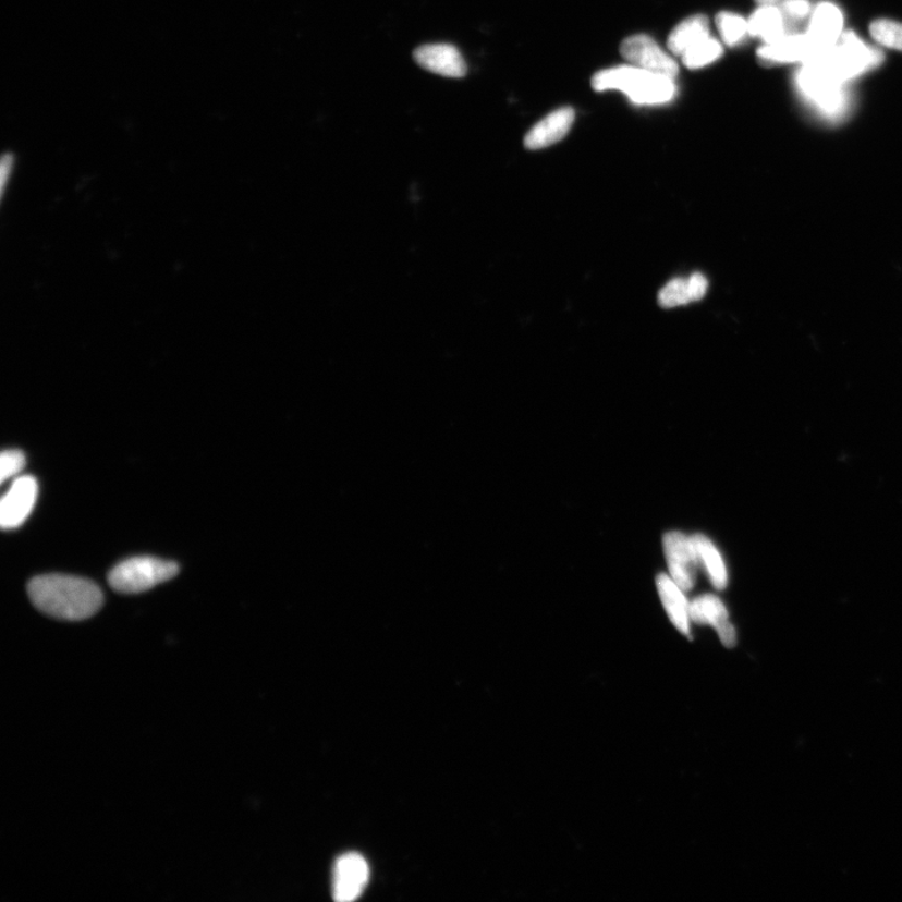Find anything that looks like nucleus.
<instances>
[{"instance_id": "b1692460", "label": "nucleus", "mask_w": 902, "mask_h": 902, "mask_svg": "<svg viewBox=\"0 0 902 902\" xmlns=\"http://www.w3.org/2000/svg\"><path fill=\"white\" fill-rule=\"evenodd\" d=\"M782 12L790 20H802L812 12V5L807 0H788L782 7Z\"/></svg>"}, {"instance_id": "a211bd4d", "label": "nucleus", "mask_w": 902, "mask_h": 902, "mask_svg": "<svg viewBox=\"0 0 902 902\" xmlns=\"http://www.w3.org/2000/svg\"><path fill=\"white\" fill-rule=\"evenodd\" d=\"M749 36L763 39L765 44H771L784 35V14L779 8L771 4H764L749 16Z\"/></svg>"}, {"instance_id": "ddd939ff", "label": "nucleus", "mask_w": 902, "mask_h": 902, "mask_svg": "<svg viewBox=\"0 0 902 902\" xmlns=\"http://www.w3.org/2000/svg\"><path fill=\"white\" fill-rule=\"evenodd\" d=\"M575 120V112L571 107L559 108L540 120L526 133L524 146L532 150L547 148L558 144L570 133Z\"/></svg>"}, {"instance_id": "dca6fc26", "label": "nucleus", "mask_w": 902, "mask_h": 902, "mask_svg": "<svg viewBox=\"0 0 902 902\" xmlns=\"http://www.w3.org/2000/svg\"><path fill=\"white\" fill-rule=\"evenodd\" d=\"M709 36H711V33H709L707 16L693 15L676 25L670 37H668L667 46L672 54L682 57L690 48Z\"/></svg>"}, {"instance_id": "2eb2a0df", "label": "nucleus", "mask_w": 902, "mask_h": 902, "mask_svg": "<svg viewBox=\"0 0 902 902\" xmlns=\"http://www.w3.org/2000/svg\"><path fill=\"white\" fill-rule=\"evenodd\" d=\"M843 15L837 5L822 3L813 13L807 35L826 52L838 44L843 33Z\"/></svg>"}, {"instance_id": "f257e3e1", "label": "nucleus", "mask_w": 902, "mask_h": 902, "mask_svg": "<svg viewBox=\"0 0 902 902\" xmlns=\"http://www.w3.org/2000/svg\"><path fill=\"white\" fill-rule=\"evenodd\" d=\"M32 604L56 620L78 622L94 617L103 606V593L97 584L80 576L39 575L28 584Z\"/></svg>"}, {"instance_id": "20e7f679", "label": "nucleus", "mask_w": 902, "mask_h": 902, "mask_svg": "<svg viewBox=\"0 0 902 902\" xmlns=\"http://www.w3.org/2000/svg\"><path fill=\"white\" fill-rule=\"evenodd\" d=\"M178 563L154 557H136L115 565L108 574L110 586L124 595H136L174 578Z\"/></svg>"}, {"instance_id": "4be33fe9", "label": "nucleus", "mask_w": 902, "mask_h": 902, "mask_svg": "<svg viewBox=\"0 0 902 902\" xmlns=\"http://www.w3.org/2000/svg\"><path fill=\"white\" fill-rule=\"evenodd\" d=\"M870 33L880 45L902 50V24L888 20L876 21L870 25Z\"/></svg>"}, {"instance_id": "f03ea898", "label": "nucleus", "mask_w": 902, "mask_h": 902, "mask_svg": "<svg viewBox=\"0 0 902 902\" xmlns=\"http://www.w3.org/2000/svg\"><path fill=\"white\" fill-rule=\"evenodd\" d=\"M592 87L597 92L620 90L638 106L670 103L676 95L674 80L632 64L599 71L593 75Z\"/></svg>"}, {"instance_id": "412c9836", "label": "nucleus", "mask_w": 902, "mask_h": 902, "mask_svg": "<svg viewBox=\"0 0 902 902\" xmlns=\"http://www.w3.org/2000/svg\"><path fill=\"white\" fill-rule=\"evenodd\" d=\"M691 279H673L659 291L658 304L665 308H673L695 303Z\"/></svg>"}, {"instance_id": "9d476101", "label": "nucleus", "mask_w": 902, "mask_h": 902, "mask_svg": "<svg viewBox=\"0 0 902 902\" xmlns=\"http://www.w3.org/2000/svg\"><path fill=\"white\" fill-rule=\"evenodd\" d=\"M333 873V897L340 902L354 901L361 897L370 876L365 858L355 852L342 855Z\"/></svg>"}, {"instance_id": "7ed1b4c3", "label": "nucleus", "mask_w": 902, "mask_h": 902, "mask_svg": "<svg viewBox=\"0 0 902 902\" xmlns=\"http://www.w3.org/2000/svg\"><path fill=\"white\" fill-rule=\"evenodd\" d=\"M881 61L882 54L879 50L866 46L855 33L848 32L843 33L837 45L815 58L812 63L821 66L843 85L846 81L874 69Z\"/></svg>"}, {"instance_id": "6e6552de", "label": "nucleus", "mask_w": 902, "mask_h": 902, "mask_svg": "<svg viewBox=\"0 0 902 902\" xmlns=\"http://www.w3.org/2000/svg\"><path fill=\"white\" fill-rule=\"evenodd\" d=\"M38 497V483L33 476L16 478L0 503V524L4 531L19 528L31 515Z\"/></svg>"}, {"instance_id": "f8f14e48", "label": "nucleus", "mask_w": 902, "mask_h": 902, "mask_svg": "<svg viewBox=\"0 0 902 902\" xmlns=\"http://www.w3.org/2000/svg\"><path fill=\"white\" fill-rule=\"evenodd\" d=\"M414 60L424 70L449 78H462L466 64L458 48L451 45H425L415 49Z\"/></svg>"}, {"instance_id": "f3484780", "label": "nucleus", "mask_w": 902, "mask_h": 902, "mask_svg": "<svg viewBox=\"0 0 902 902\" xmlns=\"http://www.w3.org/2000/svg\"><path fill=\"white\" fill-rule=\"evenodd\" d=\"M691 539L696 550L698 565L704 568L712 586L717 590H723L727 587V583H729V574H727V568L720 550L716 548L711 540L702 536V534H695Z\"/></svg>"}, {"instance_id": "423d86ee", "label": "nucleus", "mask_w": 902, "mask_h": 902, "mask_svg": "<svg viewBox=\"0 0 902 902\" xmlns=\"http://www.w3.org/2000/svg\"><path fill=\"white\" fill-rule=\"evenodd\" d=\"M621 54L626 62L638 69L662 74L672 80H675L680 73V66L673 58L647 35L625 38L621 46Z\"/></svg>"}, {"instance_id": "39448f33", "label": "nucleus", "mask_w": 902, "mask_h": 902, "mask_svg": "<svg viewBox=\"0 0 902 902\" xmlns=\"http://www.w3.org/2000/svg\"><path fill=\"white\" fill-rule=\"evenodd\" d=\"M797 86L821 112L834 115L843 107L842 83L815 63H806L797 74Z\"/></svg>"}, {"instance_id": "aec40b11", "label": "nucleus", "mask_w": 902, "mask_h": 902, "mask_svg": "<svg viewBox=\"0 0 902 902\" xmlns=\"http://www.w3.org/2000/svg\"><path fill=\"white\" fill-rule=\"evenodd\" d=\"M715 22L723 44L727 46H738L749 35L748 21L739 14L721 12L716 15Z\"/></svg>"}, {"instance_id": "1a4fd4ad", "label": "nucleus", "mask_w": 902, "mask_h": 902, "mask_svg": "<svg viewBox=\"0 0 902 902\" xmlns=\"http://www.w3.org/2000/svg\"><path fill=\"white\" fill-rule=\"evenodd\" d=\"M822 53L808 35L784 36L771 44H765L757 50L758 60L765 65L805 64Z\"/></svg>"}, {"instance_id": "393cba45", "label": "nucleus", "mask_w": 902, "mask_h": 902, "mask_svg": "<svg viewBox=\"0 0 902 902\" xmlns=\"http://www.w3.org/2000/svg\"><path fill=\"white\" fill-rule=\"evenodd\" d=\"M757 2L763 3V4H770L772 2H776V0H757Z\"/></svg>"}, {"instance_id": "6ab92c4d", "label": "nucleus", "mask_w": 902, "mask_h": 902, "mask_svg": "<svg viewBox=\"0 0 902 902\" xmlns=\"http://www.w3.org/2000/svg\"><path fill=\"white\" fill-rule=\"evenodd\" d=\"M722 54L723 47L720 41L709 36L690 48L681 58L682 63L686 66V69L699 70L704 69V66L712 64L717 60H720Z\"/></svg>"}, {"instance_id": "9b49d317", "label": "nucleus", "mask_w": 902, "mask_h": 902, "mask_svg": "<svg viewBox=\"0 0 902 902\" xmlns=\"http://www.w3.org/2000/svg\"><path fill=\"white\" fill-rule=\"evenodd\" d=\"M691 621L696 624L714 626L724 647L733 648L738 645L736 630L730 622L729 611H727L720 598L714 595H705L693 599L691 601Z\"/></svg>"}, {"instance_id": "0eeeda50", "label": "nucleus", "mask_w": 902, "mask_h": 902, "mask_svg": "<svg viewBox=\"0 0 902 902\" xmlns=\"http://www.w3.org/2000/svg\"><path fill=\"white\" fill-rule=\"evenodd\" d=\"M663 548L671 578L683 592H690L695 587L699 566L691 537L681 532L666 533Z\"/></svg>"}, {"instance_id": "5701e85b", "label": "nucleus", "mask_w": 902, "mask_h": 902, "mask_svg": "<svg viewBox=\"0 0 902 902\" xmlns=\"http://www.w3.org/2000/svg\"><path fill=\"white\" fill-rule=\"evenodd\" d=\"M25 466V455L21 450H5L2 458H0V482L5 483L8 479L14 478L19 475Z\"/></svg>"}, {"instance_id": "4468645a", "label": "nucleus", "mask_w": 902, "mask_h": 902, "mask_svg": "<svg viewBox=\"0 0 902 902\" xmlns=\"http://www.w3.org/2000/svg\"><path fill=\"white\" fill-rule=\"evenodd\" d=\"M659 598L675 629L691 638V604L671 575L661 573L656 580Z\"/></svg>"}]
</instances>
